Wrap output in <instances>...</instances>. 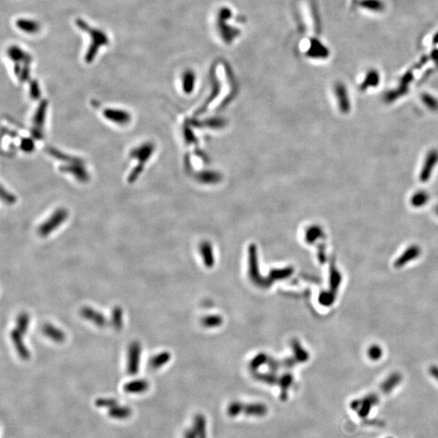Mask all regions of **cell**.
I'll return each mask as SVG.
<instances>
[{"label":"cell","mask_w":438,"mask_h":438,"mask_svg":"<svg viewBox=\"0 0 438 438\" xmlns=\"http://www.w3.org/2000/svg\"><path fill=\"white\" fill-rule=\"evenodd\" d=\"M75 24L80 30L86 32L91 38L90 48H88L85 56V62L90 64L95 60L97 54H98L100 48L108 45L110 42L108 36L106 35L103 31L100 30L98 28H93L82 19H76Z\"/></svg>","instance_id":"obj_1"},{"label":"cell","mask_w":438,"mask_h":438,"mask_svg":"<svg viewBox=\"0 0 438 438\" xmlns=\"http://www.w3.org/2000/svg\"><path fill=\"white\" fill-rule=\"evenodd\" d=\"M379 403V398L375 393H370L367 395L352 401L350 404L351 410L355 412L360 418L365 419L369 415L372 408Z\"/></svg>","instance_id":"obj_2"},{"label":"cell","mask_w":438,"mask_h":438,"mask_svg":"<svg viewBox=\"0 0 438 438\" xmlns=\"http://www.w3.org/2000/svg\"><path fill=\"white\" fill-rule=\"evenodd\" d=\"M69 217V213L66 210L60 209L55 211L53 215L41 224L38 229V234L42 237L49 236V234L55 231L59 226H61Z\"/></svg>","instance_id":"obj_3"},{"label":"cell","mask_w":438,"mask_h":438,"mask_svg":"<svg viewBox=\"0 0 438 438\" xmlns=\"http://www.w3.org/2000/svg\"><path fill=\"white\" fill-rule=\"evenodd\" d=\"M142 346L139 341H133L127 350V372L130 375H136L139 372Z\"/></svg>","instance_id":"obj_4"},{"label":"cell","mask_w":438,"mask_h":438,"mask_svg":"<svg viewBox=\"0 0 438 438\" xmlns=\"http://www.w3.org/2000/svg\"><path fill=\"white\" fill-rule=\"evenodd\" d=\"M438 163V150L433 149L427 154L426 158L424 160V166L422 168L421 171L419 174V180L421 183H425L429 180L431 176L432 172L434 168L436 167Z\"/></svg>","instance_id":"obj_5"},{"label":"cell","mask_w":438,"mask_h":438,"mask_svg":"<svg viewBox=\"0 0 438 438\" xmlns=\"http://www.w3.org/2000/svg\"><path fill=\"white\" fill-rule=\"evenodd\" d=\"M23 336L24 335H22L17 328L12 330L10 333V337L14 344L15 349L20 358L22 359V361H28L30 359V351L24 344Z\"/></svg>","instance_id":"obj_6"},{"label":"cell","mask_w":438,"mask_h":438,"mask_svg":"<svg viewBox=\"0 0 438 438\" xmlns=\"http://www.w3.org/2000/svg\"><path fill=\"white\" fill-rule=\"evenodd\" d=\"M80 314L84 319L91 321L98 327H106L108 324V320L103 314L90 307H83L80 309Z\"/></svg>","instance_id":"obj_7"},{"label":"cell","mask_w":438,"mask_h":438,"mask_svg":"<svg viewBox=\"0 0 438 438\" xmlns=\"http://www.w3.org/2000/svg\"><path fill=\"white\" fill-rule=\"evenodd\" d=\"M103 116L106 120L119 125L127 124L131 121V115L121 109H105Z\"/></svg>","instance_id":"obj_8"},{"label":"cell","mask_w":438,"mask_h":438,"mask_svg":"<svg viewBox=\"0 0 438 438\" xmlns=\"http://www.w3.org/2000/svg\"><path fill=\"white\" fill-rule=\"evenodd\" d=\"M7 55L15 64H30L32 62L30 54L17 46H12L8 48Z\"/></svg>","instance_id":"obj_9"},{"label":"cell","mask_w":438,"mask_h":438,"mask_svg":"<svg viewBox=\"0 0 438 438\" xmlns=\"http://www.w3.org/2000/svg\"><path fill=\"white\" fill-rule=\"evenodd\" d=\"M420 248L417 245H413L411 247H408V249H406L405 252L396 260L393 266L397 268H402L404 267L406 264H408V262H412L414 259H416L417 257L420 255Z\"/></svg>","instance_id":"obj_10"},{"label":"cell","mask_w":438,"mask_h":438,"mask_svg":"<svg viewBox=\"0 0 438 438\" xmlns=\"http://www.w3.org/2000/svg\"><path fill=\"white\" fill-rule=\"evenodd\" d=\"M304 51L307 52V54L311 58H320V59L326 58L330 54L327 48L315 38L310 40L309 48Z\"/></svg>","instance_id":"obj_11"},{"label":"cell","mask_w":438,"mask_h":438,"mask_svg":"<svg viewBox=\"0 0 438 438\" xmlns=\"http://www.w3.org/2000/svg\"><path fill=\"white\" fill-rule=\"evenodd\" d=\"M42 331L43 335L55 342L60 343L66 340V335L64 334V331L49 323H45L42 326Z\"/></svg>","instance_id":"obj_12"},{"label":"cell","mask_w":438,"mask_h":438,"mask_svg":"<svg viewBox=\"0 0 438 438\" xmlns=\"http://www.w3.org/2000/svg\"><path fill=\"white\" fill-rule=\"evenodd\" d=\"M154 150V147L152 144L142 145L138 148L132 151L131 156L132 158H137L140 164L144 165L146 162L149 159Z\"/></svg>","instance_id":"obj_13"},{"label":"cell","mask_w":438,"mask_h":438,"mask_svg":"<svg viewBox=\"0 0 438 438\" xmlns=\"http://www.w3.org/2000/svg\"><path fill=\"white\" fill-rule=\"evenodd\" d=\"M149 384L144 379L133 380L123 386V390L128 393H142L148 390Z\"/></svg>","instance_id":"obj_14"},{"label":"cell","mask_w":438,"mask_h":438,"mask_svg":"<svg viewBox=\"0 0 438 438\" xmlns=\"http://www.w3.org/2000/svg\"><path fill=\"white\" fill-rule=\"evenodd\" d=\"M335 93H336L338 99H339V103H340L341 112L347 113L350 111V101H349L346 88L341 83H339L335 86Z\"/></svg>","instance_id":"obj_15"},{"label":"cell","mask_w":438,"mask_h":438,"mask_svg":"<svg viewBox=\"0 0 438 438\" xmlns=\"http://www.w3.org/2000/svg\"><path fill=\"white\" fill-rule=\"evenodd\" d=\"M16 25L20 30L28 34H35L40 30V24L38 22L31 19H18Z\"/></svg>","instance_id":"obj_16"},{"label":"cell","mask_w":438,"mask_h":438,"mask_svg":"<svg viewBox=\"0 0 438 438\" xmlns=\"http://www.w3.org/2000/svg\"><path fill=\"white\" fill-rule=\"evenodd\" d=\"M402 381V377L398 373H393L390 375L387 379L385 380L381 385V390L382 393H389L393 390L395 387H398Z\"/></svg>","instance_id":"obj_17"},{"label":"cell","mask_w":438,"mask_h":438,"mask_svg":"<svg viewBox=\"0 0 438 438\" xmlns=\"http://www.w3.org/2000/svg\"><path fill=\"white\" fill-rule=\"evenodd\" d=\"M108 414L114 419H125L132 414V410L128 407L117 405L109 409Z\"/></svg>","instance_id":"obj_18"},{"label":"cell","mask_w":438,"mask_h":438,"mask_svg":"<svg viewBox=\"0 0 438 438\" xmlns=\"http://www.w3.org/2000/svg\"><path fill=\"white\" fill-rule=\"evenodd\" d=\"M123 312L121 307L116 306L111 312V325L116 330H121L123 325Z\"/></svg>","instance_id":"obj_19"},{"label":"cell","mask_w":438,"mask_h":438,"mask_svg":"<svg viewBox=\"0 0 438 438\" xmlns=\"http://www.w3.org/2000/svg\"><path fill=\"white\" fill-rule=\"evenodd\" d=\"M170 353H168L167 351H163V352H161V353L153 356L150 359V361H148V365L150 366L151 368L157 369V368H159L163 366L166 363H168V361H170Z\"/></svg>","instance_id":"obj_20"},{"label":"cell","mask_w":438,"mask_h":438,"mask_svg":"<svg viewBox=\"0 0 438 438\" xmlns=\"http://www.w3.org/2000/svg\"><path fill=\"white\" fill-rule=\"evenodd\" d=\"M380 75L379 73L375 70H371L368 71L367 75L365 76V80L361 84V90H365L368 87H375L377 86L379 84Z\"/></svg>","instance_id":"obj_21"},{"label":"cell","mask_w":438,"mask_h":438,"mask_svg":"<svg viewBox=\"0 0 438 438\" xmlns=\"http://www.w3.org/2000/svg\"><path fill=\"white\" fill-rule=\"evenodd\" d=\"M359 6L373 12H382L385 8L384 2L381 0H361Z\"/></svg>","instance_id":"obj_22"},{"label":"cell","mask_w":438,"mask_h":438,"mask_svg":"<svg viewBox=\"0 0 438 438\" xmlns=\"http://www.w3.org/2000/svg\"><path fill=\"white\" fill-rule=\"evenodd\" d=\"M29 322H30L29 315L27 313H22L17 318V330H19L22 335H26L29 327Z\"/></svg>","instance_id":"obj_23"},{"label":"cell","mask_w":438,"mask_h":438,"mask_svg":"<svg viewBox=\"0 0 438 438\" xmlns=\"http://www.w3.org/2000/svg\"><path fill=\"white\" fill-rule=\"evenodd\" d=\"M194 81H195V75L192 71H186L183 75V88L184 92H191L194 89Z\"/></svg>","instance_id":"obj_24"},{"label":"cell","mask_w":438,"mask_h":438,"mask_svg":"<svg viewBox=\"0 0 438 438\" xmlns=\"http://www.w3.org/2000/svg\"><path fill=\"white\" fill-rule=\"evenodd\" d=\"M429 199V195L426 193L422 191L418 192L416 194H414L412 198V204L414 207H420V206L425 205Z\"/></svg>","instance_id":"obj_25"},{"label":"cell","mask_w":438,"mask_h":438,"mask_svg":"<svg viewBox=\"0 0 438 438\" xmlns=\"http://www.w3.org/2000/svg\"><path fill=\"white\" fill-rule=\"evenodd\" d=\"M95 405L98 408H106L110 409V408L116 407L119 404L118 401H116L114 398H101L95 401Z\"/></svg>","instance_id":"obj_26"},{"label":"cell","mask_w":438,"mask_h":438,"mask_svg":"<svg viewBox=\"0 0 438 438\" xmlns=\"http://www.w3.org/2000/svg\"><path fill=\"white\" fill-rule=\"evenodd\" d=\"M46 106L47 103L43 102V105H41L40 108L38 109L37 113L35 114L34 117V124L37 125V127H41L43 126V122L45 120Z\"/></svg>","instance_id":"obj_27"},{"label":"cell","mask_w":438,"mask_h":438,"mask_svg":"<svg viewBox=\"0 0 438 438\" xmlns=\"http://www.w3.org/2000/svg\"><path fill=\"white\" fill-rule=\"evenodd\" d=\"M422 100L424 101V103L432 111L438 110V99L433 97L431 95L425 94V95L422 96Z\"/></svg>","instance_id":"obj_28"},{"label":"cell","mask_w":438,"mask_h":438,"mask_svg":"<svg viewBox=\"0 0 438 438\" xmlns=\"http://www.w3.org/2000/svg\"><path fill=\"white\" fill-rule=\"evenodd\" d=\"M367 355L372 361H377L381 358L382 355V349L380 348L378 346H372L368 349L367 351Z\"/></svg>","instance_id":"obj_29"},{"label":"cell","mask_w":438,"mask_h":438,"mask_svg":"<svg viewBox=\"0 0 438 438\" xmlns=\"http://www.w3.org/2000/svg\"><path fill=\"white\" fill-rule=\"evenodd\" d=\"M30 95L33 98H38V97H40V87L35 80H33L31 82Z\"/></svg>","instance_id":"obj_30"},{"label":"cell","mask_w":438,"mask_h":438,"mask_svg":"<svg viewBox=\"0 0 438 438\" xmlns=\"http://www.w3.org/2000/svg\"><path fill=\"white\" fill-rule=\"evenodd\" d=\"M413 80V73L412 71L408 72L405 75H403V77L401 80V85L408 87V84H410L411 81Z\"/></svg>","instance_id":"obj_31"},{"label":"cell","mask_w":438,"mask_h":438,"mask_svg":"<svg viewBox=\"0 0 438 438\" xmlns=\"http://www.w3.org/2000/svg\"><path fill=\"white\" fill-rule=\"evenodd\" d=\"M429 372H430L432 377H434V379H436L438 382V367H437V366H432V367L429 368Z\"/></svg>","instance_id":"obj_32"},{"label":"cell","mask_w":438,"mask_h":438,"mask_svg":"<svg viewBox=\"0 0 438 438\" xmlns=\"http://www.w3.org/2000/svg\"><path fill=\"white\" fill-rule=\"evenodd\" d=\"M432 59H434V62L436 63L437 66H438V49H435L433 50L431 54Z\"/></svg>","instance_id":"obj_33"},{"label":"cell","mask_w":438,"mask_h":438,"mask_svg":"<svg viewBox=\"0 0 438 438\" xmlns=\"http://www.w3.org/2000/svg\"><path fill=\"white\" fill-rule=\"evenodd\" d=\"M433 42H434V44H438V33H437L436 35L434 36V40H433Z\"/></svg>","instance_id":"obj_34"},{"label":"cell","mask_w":438,"mask_h":438,"mask_svg":"<svg viewBox=\"0 0 438 438\" xmlns=\"http://www.w3.org/2000/svg\"><path fill=\"white\" fill-rule=\"evenodd\" d=\"M436 213H437V215H438V206H437V208H436Z\"/></svg>","instance_id":"obj_35"},{"label":"cell","mask_w":438,"mask_h":438,"mask_svg":"<svg viewBox=\"0 0 438 438\" xmlns=\"http://www.w3.org/2000/svg\"><path fill=\"white\" fill-rule=\"evenodd\" d=\"M390 438V437H389V438Z\"/></svg>","instance_id":"obj_36"}]
</instances>
